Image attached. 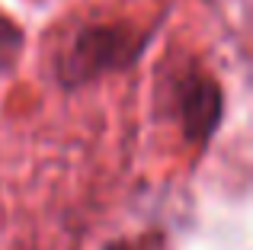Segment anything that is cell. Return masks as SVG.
<instances>
[{"label":"cell","mask_w":253,"mask_h":250,"mask_svg":"<svg viewBox=\"0 0 253 250\" xmlns=\"http://www.w3.org/2000/svg\"><path fill=\"white\" fill-rule=\"evenodd\" d=\"M157 26L128 19H77L55 42L48 74L61 90H84L112 74H125L144 58Z\"/></svg>","instance_id":"cell-1"},{"label":"cell","mask_w":253,"mask_h":250,"mask_svg":"<svg viewBox=\"0 0 253 250\" xmlns=\"http://www.w3.org/2000/svg\"><path fill=\"white\" fill-rule=\"evenodd\" d=\"M161 106L179 125L183 141L196 144V148H209L224 122V90L218 77L209 74L205 68L183 64L164 74Z\"/></svg>","instance_id":"cell-2"},{"label":"cell","mask_w":253,"mask_h":250,"mask_svg":"<svg viewBox=\"0 0 253 250\" xmlns=\"http://www.w3.org/2000/svg\"><path fill=\"white\" fill-rule=\"evenodd\" d=\"M26 48V32L19 29V23L13 16H6L0 10V77L10 74L19 64V55Z\"/></svg>","instance_id":"cell-3"},{"label":"cell","mask_w":253,"mask_h":250,"mask_svg":"<svg viewBox=\"0 0 253 250\" xmlns=\"http://www.w3.org/2000/svg\"><path fill=\"white\" fill-rule=\"evenodd\" d=\"M103 250H170V241L161 231H141V234H131V238L109 241Z\"/></svg>","instance_id":"cell-4"}]
</instances>
